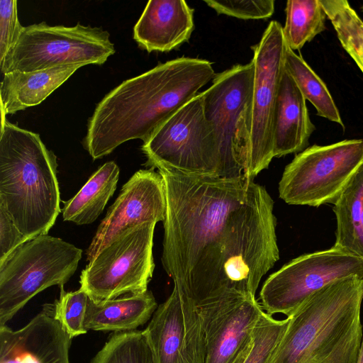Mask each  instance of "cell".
I'll list each match as a JSON object with an SVG mask.
<instances>
[{
  "label": "cell",
  "mask_w": 363,
  "mask_h": 363,
  "mask_svg": "<svg viewBox=\"0 0 363 363\" xmlns=\"http://www.w3.org/2000/svg\"><path fill=\"white\" fill-rule=\"evenodd\" d=\"M155 363H205L206 344L193 301L174 287L145 329Z\"/></svg>",
  "instance_id": "obj_13"
},
{
  "label": "cell",
  "mask_w": 363,
  "mask_h": 363,
  "mask_svg": "<svg viewBox=\"0 0 363 363\" xmlns=\"http://www.w3.org/2000/svg\"><path fill=\"white\" fill-rule=\"evenodd\" d=\"M72 338L45 304L26 325L0 326V363H69Z\"/></svg>",
  "instance_id": "obj_15"
},
{
  "label": "cell",
  "mask_w": 363,
  "mask_h": 363,
  "mask_svg": "<svg viewBox=\"0 0 363 363\" xmlns=\"http://www.w3.org/2000/svg\"><path fill=\"white\" fill-rule=\"evenodd\" d=\"M215 75L211 62L182 57L125 80L96 105L84 148L96 160L128 140L146 141Z\"/></svg>",
  "instance_id": "obj_2"
},
{
  "label": "cell",
  "mask_w": 363,
  "mask_h": 363,
  "mask_svg": "<svg viewBox=\"0 0 363 363\" xmlns=\"http://www.w3.org/2000/svg\"><path fill=\"white\" fill-rule=\"evenodd\" d=\"M252 347V334L230 363H244Z\"/></svg>",
  "instance_id": "obj_32"
},
{
  "label": "cell",
  "mask_w": 363,
  "mask_h": 363,
  "mask_svg": "<svg viewBox=\"0 0 363 363\" xmlns=\"http://www.w3.org/2000/svg\"><path fill=\"white\" fill-rule=\"evenodd\" d=\"M362 164V139L314 145L296 155L285 167L279 196L291 205L334 204Z\"/></svg>",
  "instance_id": "obj_9"
},
{
  "label": "cell",
  "mask_w": 363,
  "mask_h": 363,
  "mask_svg": "<svg viewBox=\"0 0 363 363\" xmlns=\"http://www.w3.org/2000/svg\"><path fill=\"white\" fill-rule=\"evenodd\" d=\"M315 130L306 99L286 70L279 86L274 125V157L301 152L306 149Z\"/></svg>",
  "instance_id": "obj_18"
},
{
  "label": "cell",
  "mask_w": 363,
  "mask_h": 363,
  "mask_svg": "<svg viewBox=\"0 0 363 363\" xmlns=\"http://www.w3.org/2000/svg\"><path fill=\"white\" fill-rule=\"evenodd\" d=\"M119 172L113 161L101 166L75 196L64 202L63 220L77 225L94 222L116 189Z\"/></svg>",
  "instance_id": "obj_21"
},
{
  "label": "cell",
  "mask_w": 363,
  "mask_h": 363,
  "mask_svg": "<svg viewBox=\"0 0 363 363\" xmlns=\"http://www.w3.org/2000/svg\"><path fill=\"white\" fill-rule=\"evenodd\" d=\"M288 46V45H287ZM285 69L292 77L306 100L315 107L319 116L345 126L340 112L325 83L305 60L287 47Z\"/></svg>",
  "instance_id": "obj_23"
},
{
  "label": "cell",
  "mask_w": 363,
  "mask_h": 363,
  "mask_svg": "<svg viewBox=\"0 0 363 363\" xmlns=\"http://www.w3.org/2000/svg\"><path fill=\"white\" fill-rule=\"evenodd\" d=\"M115 53L108 31L85 26H51L45 22L23 30L0 62L2 74L30 72L67 65H102Z\"/></svg>",
  "instance_id": "obj_8"
},
{
  "label": "cell",
  "mask_w": 363,
  "mask_h": 363,
  "mask_svg": "<svg viewBox=\"0 0 363 363\" xmlns=\"http://www.w3.org/2000/svg\"><path fill=\"white\" fill-rule=\"evenodd\" d=\"M283 34L288 47L300 50L325 29L326 13L320 0H289Z\"/></svg>",
  "instance_id": "obj_24"
},
{
  "label": "cell",
  "mask_w": 363,
  "mask_h": 363,
  "mask_svg": "<svg viewBox=\"0 0 363 363\" xmlns=\"http://www.w3.org/2000/svg\"><path fill=\"white\" fill-rule=\"evenodd\" d=\"M203 1L218 14H225L244 20L268 18L274 12V0H204Z\"/></svg>",
  "instance_id": "obj_29"
},
{
  "label": "cell",
  "mask_w": 363,
  "mask_h": 363,
  "mask_svg": "<svg viewBox=\"0 0 363 363\" xmlns=\"http://www.w3.org/2000/svg\"><path fill=\"white\" fill-rule=\"evenodd\" d=\"M57 167L38 133L1 119L0 207L29 239L47 235L60 213Z\"/></svg>",
  "instance_id": "obj_4"
},
{
  "label": "cell",
  "mask_w": 363,
  "mask_h": 363,
  "mask_svg": "<svg viewBox=\"0 0 363 363\" xmlns=\"http://www.w3.org/2000/svg\"><path fill=\"white\" fill-rule=\"evenodd\" d=\"M356 363H363V339L361 343L359 352Z\"/></svg>",
  "instance_id": "obj_34"
},
{
  "label": "cell",
  "mask_w": 363,
  "mask_h": 363,
  "mask_svg": "<svg viewBox=\"0 0 363 363\" xmlns=\"http://www.w3.org/2000/svg\"><path fill=\"white\" fill-rule=\"evenodd\" d=\"M337 38L363 73V21L346 0H320Z\"/></svg>",
  "instance_id": "obj_25"
},
{
  "label": "cell",
  "mask_w": 363,
  "mask_h": 363,
  "mask_svg": "<svg viewBox=\"0 0 363 363\" xmlns=\"http://www.w3.org/2000/svg\"><path fill=\"white\" fill-rule=\"evenodd\" d=\"M155 224L130 228L104 248L82 272L80 289L95 301L147 291L155 268Z\"/></svg>",
  "instance_id": "obj_10"
},
{
  "label": "cell",
  "mask_w": 363,
  "mask_h": 363,
  "mask_svg": "<svg viewBox=\"0 0 363 363\" xmlns=\"http://www.w3.org/2000/svg\"><path fill=\"white\" fill-rule=\"evenodd\" d=\"M194 9L183 0L149 1L133 29L147 52H169L187 42L194 30Z\"/></svg>",
  "instance_id": "obj_17"
},
{
  "label": "cell",
  "mask_w": 363,
  "mask_h": 363,
  "mask_svg": "<svg viewBox=\"0 0 363 363\" xmlns=\"http://www.w3.org/2000/svg\"><path fill=\"white\" fill-rule=\"evenodd\" d=\"M255 66L252 60L216 74L201 92L203 110L219 147L225 179H251Z\"/></svg>",
  "instance_id": "obj_5"
},
{
  "label": "cell",
  "mask_w": 363,
  "mask_h": 363,
  "mask_svg": "<svg viewBox=\"0 0 363 363\" xmlns=\"http://www.w3.org/2000/svg\"><path fill=\"white\" fill-rule=\"evenodd\" d=\"M363 277L338 279L310 295L268 363H356L362 341Z\"/></svg>",
  "instance_id": "obj_3"
},
{
  "label": "cell",
  "mask_w": 363,
  "mask_h": 363,
  "mask_svg": "<svg viewBox=\"0 0 363 363\" xmlns=\"http://www.w3.org/2000/svg\"><path fill=\"white\" fill-rule=\"evenodd\" d=\"M290 318L277 320L263 312L252 333V347L244 363H268Z\"/></svg>",
  "instance_id": "obj_27"
},
{
  "label": "cell",
  "mask_w": 363,
  "mask_h": 363,
  "mask_svg": "<svg viewBox=\"0 0 363 363\" xmlns=\"http://www.w3.org/2000/svg\"><path fill=\"white\" fill-rule=\"evenodd\" d=\"M167 199L162 175L153 169L136 172L123 186L100 223L86 252L91 262L116 238L139 225L164 221Z\"/></svg>",
  "instance_id": "obj_14"
},
{
  "label": "cell",
  "mask_w": 363,
  "mask_h": 363,
  "mask_svg": "<svg viewBox=\"0 0 363 363\" xmlns=\"http://www.w3.org/2000/svg\"><path fill=\"white\" fill-rule=\"evenodd\" d=\"M287 45L283 27L272 21L252 47L255 66L251 134V176L268 167L274 157V125Z\"/></svg>",
  "instance_id": "obj_12"
},
{
  "label": "cell",
  "mask_w": 363,
  "mask_h": 363,
  "mask_svg": "<svg viewBox=\"0 0 363 363\" xmlns=\"http://www.w3.org/2000/svg\"><path fill=\"white\" fill-rule=\"evenodd\" d=\"M363 211V164L334 203L337 218L334 247L361 257L359 224Z\"/></svg>",
  "instance_id": "obj_22"
},
{
  "label": "cell",
  "mask_w": 363,
  "mask_h": 363,
  "mask_svg": "<svg viewBox=\"0 0 363 363\" xmlns=\"http://www.w3.org/2000/svg\"><path fill=\"white\" fill-rule=\"evenodd\" d=\"M362 12H363V6H362Z\"/></svg>",
  "instance_id": "obj_35"
},
{
  "label": "cell",
  "mask_w": 363,
  "mask_h": 363,
  "mask_svg": "<svg viewBox=\"0 0 363 363\" xmlns=\"http://www.w3.org/2000/svg\"><path fill=\"white\" fill-rule=\"evenodd\" d=\"M166 192L162 262L197 309L255 296L279 259L274 201L253 179L158 170Z\"/></svg>",
  "instance_id": "obj_1"
},
{
  "label": "cell",
  "mask_w": 363,
  "mask_h": 363,
  "mask_svg": "<svg viewBox=\"0 0 363 363\" xmlns=\"http://www.w3.org/2000/svg\"><path fill=\"white\" fill-rule=\"evenodd\" d=\"M157 308L150 291L95 301L88 297L84 328L88 330L127 332L146 323Z\"/></svg>",
  "instance_id": "obj_20"
},
{
  "label": "cell",
  "mask_w": 363,
  "mask_h": 363,
  "mask_svg": "<svg viewBox=\"0 0 363 363\" xmlns=\"http://www.w3.org/2000/svg\"><path fill=\"white\" fill-rule=\"evenodd\" d=\"M29 240L20 231L6 211L0 207V263Z\"/></svg>",
  "instance_id": "obj_31"
},
{
  "label": "cell",
  "mask_w": 363,
  "mask_h": 363,
  "mask_svg": "<svg viewBox=\"0 0 363 363\" xmlns=\"http://www.w3.org/2000/svg\"><path fill=\"white\" fill-rule=\"evenodd\" d=\"M90 363H155L145 330L113 333Z\"/></svg>",
  "instance_id": "obj_26"
},
{
  "label": "cell",
  "mask_w": 363,
  "mask_h": 363,
  "mask_svg": "<svg viewBox=\"0 0 363 363\" xmlns=\"http://www.w3.org/2000/svg\"><path fill=\"white\" fill-rule=\"evenodd\" d=\"M23 28L18 17L16 0L0 1V62L14 46Z\"/></svg>",
  "instance_id": "obj_30"
},
{
  "label": "cell",
  "mask_w": 363,
  "mask_h": 363,
  "mask_svg": "<svg viewBox=\"0 0 363 363\" xmlns=\"http://www.w3.org/2000/svg\"><path fill=\"white\" fill-rule=\"evenodd\" d=\"M82 250L43 235L22 244L0 263V326L6 325L36 294L63 286L76 272Z\"/></svg>",
  "instance_id": "obj_7"
},
{
  "label": "cell",
  "mask_w": 363,
  "mask_h": 363,
  "mask_svg": "<svg viewBox=\"0 0 363 363\" xmlns=\"http://www.w3.org/2000/svg\"><path fill=\"white\" fill-rule=\"evenodd\" d=\"M352 274L363 277V258L334 246L305 254L266 279L259 292V303L272 315L281 313L290 317L315 291Z\"/></svg>",
  "instance_id": "obj_11"
},
{
  "label": "cell",
  "mask_w": 363,
  "mask_h": 363,
  "mask_svg": "<svg viewBox=\"0 0 363 363\" xmlns=\"http://www.w3.org/2000/svg\"><path fill=\"white\" fill-rule=\"evenodd\" d=\"M82 65H67L30 72L13 71L4 74L1 83L2 118L42 103Z\"/></svg>",
  "instance_id": "obj_19"
},
{
  "label": "cell",
  "mask_w": 363,
  "mask_h": 363,
  "mask_svg": "<svg viewBox=\"0 0 363 363\" xmlns=\"http://www.w3.org/2000/svg\"><path fill=\"white\" fill-rule=\"evenodd\" d=\"M88 297L81 289L66 292L61 286L60 298L54 303L55 318L72 339L87 333L84 319Z\"/></svg>",
  "instance_id": "obj_28"
},
{
  "label": "cell",
  "mask_w": 363,
  "mask_h": 363,
  "mask_svg": "<svg viewBox=\"0 0 363 363\" xmlns=\"http://www.w3.org/2000/svg\"><path fill=\"white\" fill-rule=\"evenodd\" d=\"M359 237L361 245V257L363 258V211L359 224Z\"/></svg>",
  "instance_id": "obj_33"
},
{
  "label": "cell",
  "mask_w": 363,
  "mask_h": 363,
  "mask_svg": "<svg viewBox=\"0 0 363 363\" xmlns=\"http://www.w3.org/2000/svg\"><path fill=\"white\" fill-rule=\"evenodd\" d=\"M142 150L152 169L225 178L216 136L205 116L201 93L158 127L143 142Z\"/></svg>",
  "instance_id": "obj_6"
},
{
  "label": "cell",
  "mask_w": 363,
  "mask_h": 363,
  "mask_svg": "<svg viewBox=\"0 0 363 363\" xmlns=\"http://www.w3.org/2000/svg\"><path fill=\"white\" fill-rule=\"evenodd\" d=\"M206 344L205 363H230L264 312L255 296H240L198 309Z\"/></svg>",
  "instance_id": "obj_16"
}]
</instances>
